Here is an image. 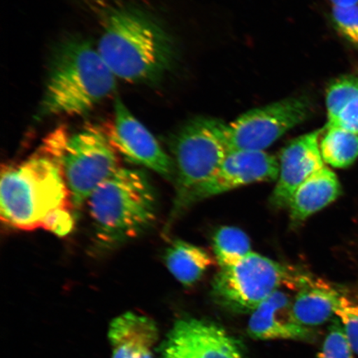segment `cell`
<instances>
[{"instance_id": "obj_6", "label": "cell", "mask_w": 358, "mask_h": 358, "mask_svg": "<svg viewBox=\"0 0 358 358\" xmlns=\"http://www.w3.org/2000/svg\"><path fill=\"white\" fill-rule=\"evenodd\" d=\"M225 127V124L217 120L194 119L170 140L169 148L176 166L174 203L208 180L220 168L229 153Z\"/></svg>"}, {"instance_id": "obj_14", "label": "cell", "mask_w": 358, "mask_h": 358, "mask_svg": "<svg viewBox=\"0 0 358 358\" xmlns=\"http://www.w3.org/2000/svg\"><path fill=\"white\" fill-rule=\"evenodd\" d=\"M108 337L112 358H155L159 330L150 317L128 312L111 322Z\"/></svg>"}, {"instance_id": "obj_25", "label": "cell", "mask_w": 358, "mask_h": 358, "mask_svg": "<svg viewBox=\"0 0 358 358\" xmlns=\"http://www.w3.org/2000/svg\"><path fill=\"white\" fill-rule=\"evenodd\" d=\"M162 358H185L179 353L176 348L170 345L168 343L164 348Z\"/></svg>"}, {"instance_id": "obj_15", "label": "cell", "mask_w": 358, "mask_h": 358, "mask_svg": "<svg viewBox=\"0 0 358 358\" xmlns=\"http://www.w3.org/2000/svg\"><path fill=\"white\" fill-rule=\"evenodd\" d=\"M342 297L332 285L310 277L293 298L295 320L308 329L328 323L336 317Z\"/></svg>"}, {"instance_id": "obj_10", "label": "cell", "mask_w": 358, "mask_h": 358, "mask_svg": "<svg viewBox=\"0 0 358 358\" xmlns=\"http://www.w3.org/2000/svg\"><path fill=\"white\" fill-rule=\"evenodd\" d=\"M114 106V123L106 134L116 153L129 163L149 169L174 182L176 166L172 157L134 117L119 96L115 97Z\"/></svg>"}, {"instance_id": "obj_4", "label": "cell", "mask_w": 358, "mask_h": 358, "mask_svg": "<svg viewBox=\"0 0 358 358\" xmlns=\"http://www.w3.org/2000/svg\"><path fill=\"white\" fill-rule=\"evenodd\" d=\"M94 235L101 248L113 249L150 230L157 220L158 200L149 176L120 168L87 200Z\"/></svg>"}, {"instance_id": "obj_23", "label": "cell", "mask_w": 358, "mask_h": 358, "mask_svg": "<svg viewBox=\"0 0 358 358\" xmlns=\"http://www.w3.org/2000/svg\"><path fill=\"white\" fill-rule=\"evenodd\" d=\"M332 16L338 32L358 48V6L333 7Z\"/></svg>"}, {"instance_id": "obj_18", "label": "cell", "mask_w": 358, "mask_h": 358, "mask_svg": "<svg viewBox=\"0 0 358 358\" xmlns=\"http://www.w3.org/2000/svg\"><path fill=\"white\" fill-rule=\"evenodd\" d=\"M164 262L174 278L185 287L199 282L214 262L207 250L181 240L169 246Z\"/></svg>"}, {"instance_id": "obj_22", "label": "cell", "mask_w": 358, "mask_h": 358, "mask_svg": "<svg viewBox=\"0 0 358 358\" xmlns=\"http://www.w3.org/2000/svg\"><path fill=\"white\" fill-rule=\"evenodd\" d=\"M353 352L358 355V304L343 296L336 311Z\"/></svg>"}, {"instance_id": "obj_13", "label": "cell", "mask_w": 358, "mask_h": 358, "mask_svg": "<svg viewBox=\"0 0 358 358\" xmlns=\"http://www.w3.org/2000/svg\"><path fill=\"white\" fill-rule=\"evenodd\" d=\"M293 299L280 289L252 313L248 322V334L259 340H311L313 333L295 320Z\"/></svg>"}, {"instance_id": "obj_1", "label": "cell", "mask_w": 358, "mask_h": 358, "mask_svg": "<svg viewBox=\"0 0 358 358\" xmlns=\"http://www.w3.org/2000/svg\"><path fill=\"white\" fill-rule=\"evenodd\" d=\"M69 138L65 128H57L29 158L3 165L0 217L4 225L34 231L56 210L73 208L62 169Z\"/></svg>"}, {"instance_id": "obj_9", "label": "cell", "mask_w": 358, "mask_h": 358, "mask_svg": "<svg viewBox=\"0 0 358 358\" xmlns=\"http://www.w3.org/2000/svg\"><path fill=\"white\" fill-rule=\"evenodd\" d=\"M279 162L265 151H231L208 180L173 203L170 222L191 206L223 192L259 182L278 179Z\"/></svg>"}, {"instance_id": "obj_21", "label": "cell", "mask_w": 358, "mask_h": 358, "mask_svg": "<svg viewBox=\"0 0 358 358\" xmlns=\"http://www.w3.org/2000/svg\"><path fill=\"white\" fill-rule=\"evenodd\" d=\"M355 355L341 322L335 317L317 358H355Z\"/></svg>"}, {"instance_id": "obj_8", "label": "cell", "mask_w": 358, "mask_h": 358, "mask_svg": "<svg viewBox=\"0 0 358 358\" xmlns=\"http://www.w3.org/2000/svg\"><path fill=\"white\" fill-rule=\"evenodd\" d=\"M312 110L306 97H290L245 112L226 124L228 150L265 151L308 118Z\"/></svg>"}, {"instance_id": "obj_3", "label": "cell", "mask_w": 358, "mask_h": 358, "mask_svg": "<svg viewBox=\"0 0 358 358\" xmlns=\"http://www.w3.org/2000/svg\"><path fill=\"white\" fill-rule=\"evenodd\" d=\"M115 76L87 40L71 38L53 53L38 115L87 113L114 91Z\"/></svg>"}, {"instance_id": "obj_17", "label": "cell", "mask_w": 358, "mask_h": 358, "mask_svg": "<svg viewBox=\"0 0 358 358\" xmlns=\"http://www.w3.org/2000/svg\"><path fill=\"white\" fill-rule=\"evenodd\" d=\"M328 124L358 134V78H340L329 85L326 93Z\"/></svg>"}, {"instance_id": "obj_26", "label": "cell", "mask_w": 358, "mask_h": 358, "mask_svg": "<svg viewBox=\"0 0 358 358\" xmlns=\"http://www.w3.org/2000/svg\"><path fill=\"white\" fill-rule=\"evenodd\" d=\"M333 7L346 8L358 6V0H329Z\"/></svg>"}, {"instance_id": "obj_12", "label": "cell", "mask_w": 358, "mask_h": 358, "mask_svg": "<svg viewBox=\"0 0 358 358\" xmlns=\"http://www.w3.org/2000/svg\"><path fill=\"white\" fill-rule=\"evenodd\" d=\"M167 343L185 358H243L238 343L208 321L178 320Z\"/></svg>"}, {"instance_id": "obj_7", "label": "cell", "mask_w": 358, "mask_h": 358, "mask_svg": "<svg viewBox=\"0 0 358 358\" xmlns=\"http://www.w3.org/2000/svg\"><path fill=\"white\" fill-rule=\"evenodd\" d=\"M120 168L119 155L101 129L87 128L69 136L62 169L74 209H82L96 187Z\"/></svg>"}, {"instance_id": "obj_11", "label": "cell", "mask_w": 358, "mask_h": 358, "mask_svg": "<svg viewBox=\"0 0 358 358\" xmlns=\"http://www.w3.org/2000/svg\"><path fill=\"white\" fill-rule=\"evenodd\" d=\"M322 129L295 138L282 150L279 162V176L271 199L273 207L288 208L291 198L298 187L324 168L320 137Z\"/></svg>"}, {"instance_id": "obj_16", "label": "cell", "mask_w": 358, "mask_h": 358, "mask_svg": "<svg viewBox=\"0 0 358 358\" xmlns=\"http://www.w3.org/2000/svg\"><path fill=\"white\" fill-rule=\"evenodd\" d=\"M341 194L336 174L324 166L306 179L291 198L289 204L291 221L299 223L332 203Z\"/></svg>"}, {"instance_id": "obj_19", "label": "cell", "mask_w": 358, "mask_h": 358, "mask_svg": "<svg viewBox=\"0 0 358 358\" xmlns=\"http://www.w3.org/2000/svg\"><path fill=\"white\" fill-rule=\"evenodd\" d=\"M320 151L324 163L330 166H350L358 158V134L341 128L326 127Z\"/></svg>"}, {"instance_id": "obj_24", "label": "cell", "mask_w": 358, "mask_h": 358, "mask_svg": "<svg viewBox=\"0 0 358 358\" xmlns=\"http://www.w3.org/2000/svg\"><path fill=\"white\" fill-rule=\"evenodd\" d=\"M73 207H66L56 210L45 219L42 229L52 232L57 236L64 237L73 230L75 213Z\"/></svg>"}, {"instance_id": "obj_5", "label": "cell", "mask_w": 358, "mask_h": 358, "mask_svg": "<svg viewBox=\"0 0 358 358\" xmlns=\"http://www.w3.org/2000/svg\"><path fill=\"white\" fill-rule=\"evenodd\" d=\"M310 276L252 252L234 265L220 267L215 275L213 296L220 306L237 313H252L275 291L299 290Z\"/></svg>"}, {"instance_id": "obj_2", "label": "cell", "mask_w": 358, "mask_h": 358, "mask_svg": "<svg viewBox=\"0 0 358 358\" xmlns=\"http://www.w3.org/2000/svg\"><path fill=\"white\" fill-rule=\"evenodd\" d=\"M97 50L115 78L146 84L163 78L174 55L166 31L132 6H115L106 12Z\"/></svg>"}, {"instance_id": "obj_20", "label": "cell", "mask_w": 358, "mask_h": 358, "mask_svg": "<svg viewBox=\"0 0 358 358\" xmlns=\"http://www.w3.org/2000/svg\"><path fill=\"white\" fill-rule=\"evenodd\" d=\"M213 249L220 267L234 265L252 252L248 236L235 227L219 228L213 236Z\"/></svg>"}]
</instances>
